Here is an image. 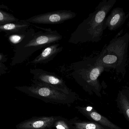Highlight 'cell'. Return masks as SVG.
<instances>
[{
	"label": "cell",
	"mask_w": 129,
	"mask_h": 129,
	"mask_svg": "<svg viewBox=\"0 0 129 129\" xmlns=\"http://www.w3.org/2000/svg\"><path fill=\"white\" fill-rule=\"evenodd\" d=\"M97 56L84 57L81 60L59 67L58 71L66 77L74 80L90 95L101 96L102 86L99 77L110 69L97 64Z\"/></svg>",
	"instance_id": "6da1fadb"
},
{
	"label": "cell",
	"mask_w": 129,
	"mask_h": 129,
	"mask_svg": "<svg viewBox=\"0 0 129 129\" xmlns=\"http://www.w3.org/2000/svg\"><path fill=\"white\" fill-rule=\"evenodd\" d=\"M116 0H103L95 11L89 15L71 34L69 43L73 44L86 42L97 43L102 40L105 30L106 16L116 3Z\"/></svg>",
	"instance_id": "7a4b0ae2"
},
{
	"label": "cell",
	"mask_w": 129,
	"mask_h": 129,
	"mask_svg": "<svg viewBox=\"0 0 129 129\" xmlns=\"http://www.w3.org/2000/svg\"><path fill=\"white\" fill-rule=\"evenodd\" d=\"M39 28L41 30L36 32L33 28L22 43L15 47V53L11 63L12 66L23 63L34 53L57 43L62 39V35L56 30Z\"/></svg>",
	"instance_id": "3957f363"
},
{
	"label": "cell",
	"mask_w": 129,
	"mask_h": 129,
	"mask_svg": "<svg viewBox=\"0 0 129 129\" xmlns=\"http://www.w3.org/2000/svg\"><path fill=\"white\" fill-rule=\"evenodd\" d=\"M129 43V32L122 36H116L97 55L98 65L109 69H113L117 73L124 76Z\"/></svg>",
	"instance_id": "277c9868"
},
{
	"label": "cell",
	"mask_w": 129,
	"mask_h": 129,
	"mask_svg": "<svg viewBox=\"0 0 129 129\" xmlns=\"http://www.w3.org/2000/svg\"><path fill=\"white\" fill-rule=\"evenodd\" d=\"M15 88L26 95L47 103L65 105L69 107L77 100L75 92L69 93L55 87L38 83L30 86H18Z\"/></svg>",
	"instance_id": "5b68a950"
},
{
	"label": "cell",
	"mask_w": 129,
	"mask_h": 129,
	"mask_svg": "<svg viewBox=\"0 0 129 129\" xmlns=\"http://www.w3.org/2000/svg\"><path fill=\"white\" fill-rule=\"evenodd\" d=\"M30 73L33 75L32 83L45 84L59 89L68 92H72L66 84L63 79L54 72L41 69H31Z\"/></svg>",
	"instance_id": "8992f818"
},
{
	"label": "cell",
	"mask_w": 129,
	"mask_h": 129,
	"mask_svg": "<svg viewBox=\"0 0 129 129\" xmlns=\"http://www.w3.org/2000/svg\"><path fill=\"white\" fill-rule=\"evenodd\" d=\"M77 14L71 10H61L40 14L25 19L28 22L42 24H59L72 19Z\"/></svg>",
	"instance_id": "52a82bcc"
},
{
	"label": "cell",
	"mask_w": 129,
	"mask_h": 129,
	"mask_svg": "<svg viewBox=\"0 0 129 129\" xmlns=\"http://www.w3.org/2000/svg\"><path fill=\"white\" fill-rule=\"evenodd\" d=\"M57 116L33 117L20 122L16 126L17 129H52Z\"/></svg>",
	"instance_id": "ba28073f"
},
{
	"label": "cell",
	"mask_w": 129,
	"mask_h": 129,
	"mask_svg": "<svg viewBox=\"0 0 129 129\" xmlns=\"http://www.w3.org/2000/svg\"><path fill=\"white\" fill-rule=\"evenodd\" d=\"M75 108L89 120L98 123L109 129H121L105 116L98 113L93 107L77 106L75 107Z\"/></svg>",
	"instance_id": "9c48e42d"
},
{
	"label": "cell",
	"mask_w": 129,
	"mask_h": 129,
	"mask_svg": "<svg viewBox=\"0 0 129 129\" xmlns=\"http://www.w3.org/2000/svg\"><path fill=\"white\" fill-rule=\"evenodd\" d=\"M128 16V15H126L122 8H114L105 19L104 24L105 30L106 28L110 31L117 30L123 24Z\"/></svg>",
	"instance_id": "30bf717a"
},
{
	"label": "cell",
	"mask_w": 129,
	"mask_h": 129,
	"mask_svg": "<svg viewBox=\"0 0 129 129\" xmlns=\"http://www.w3.org/2000/svg\"><path fill=\"white\" fill-rule=\"evenodd\" d=\"M63 47L60 46L59 43L53 44L46 47L42 52L34 60L29 62L31 64H46L53 59L55 56L61 52Z\"/></svg>",
	"instance_id": "8fae6325"
},
{
	"label": "cell",
	"mask_w": 129,
	"mask_h": 129,
	"mask_svg": "<svg viewBox=\"0 0 129 129\" xmlns=\"http://www.w3.org/2000/svg\"><path fill=\"white\" fill-rule=\"evenodd\" d=\"M31 25L30 23L25 20H19L17 22L0 25V31L5 32L6 36L22 34L26 32Z\"/></svg>",
	"instance_id": "7c38bea8"
},
{
	"label": "cell",
	"mask_w": 129,
	"mask_h": 129,
	"mask_svg": "<svg viewBox=\"0 0 129 129\" xmlns=\"http://www.w3.org/2000/svg\"><path fill=\"white\" fill-rule=\"evenodd\" d=\"M70 120L73 129H109L93 121L81 120L76 117Z\"/></svg>",
	"instance_id": "4fadbf2b"
},
{
	"label": "cell",
	"mask_w": 129,
	"mask_h": 129,
	"mask_svg": "<svg viewBox=\"0 0 129 129\" xmlns=\"http://www.w3.org/2000/svg\"><path fill=\"white\" fill-rule=\"evenodd\" d=\"M117 102L120 111L129 121V100L123 91H119Z\"/></svg>",
	"instance_id": "5bb4252c"
},
{
	"label": "cell",
	"mask_w": 129,
	"mask_h": 129,
	"mask_svg": "<svg viewBox=\"0 0 129 129\" xmlns=\"http://www.w3.org/2000/svg\"><path fill=\"white\" fill-rule=\"evenodd\" d=\"M33 28H30L26 32L18 34L11 35L6 36L10 43L16 46L22 43L25 38L30 34L33 30Z\"/></svg>",
	"instance_id": "9a60e30c"
},
{
	"label": "cell",
	"mask_w": 129,
	"mask_h": 129,
	"mask_svg": "<svg viewBox=\"0 0 129 129\" xmlns=\"http://www.w3.org/2000/svg\"><path fill=\"white\" fill-rule=\"evenodd\" d=\"M53 128L55 129H73L70 119L68 120L59 116H57L54 121Z\"/></svg>",
	"instance_id": "2e32d148"
},
{
	"label": "cell",
	"mask_w": 129,
	"mask_h": 129,
	"mask_svg": "<svg viewBox=\"0 0 129 129\" xmlns=\"http://www.w3.org/2000/svg\"><path fill=\"white\" fill-rule=\"evenodd\" d=\"M19 20L13 15L0 10V25L17 22Z\"/></svg>",
	"instance_id": "e0dca14e"
},
{
	"label": "cell",
	"mask_w": 129,
	"mask_h": 129,
	"mask_svg": "<svg viewBox=\"0 0 129 129\" xmlns=\"http://www.w3.org/2000/svg\"><path fill=\"white\" fill-rule=\"evenodd\" d=\"M6 56L1 53L0 54V75H1L6 74L7 72L8 68L6 66L4 62L7 61Z\"/></svg>",
	"instance_id": "ac0fdd59"
},
{
	"label": "cell",
	"mask_w": 129,
	"mask_h": 129,
	"mask_svg": "<svg viewBox=\"0 0 129 129\" xmlns=\"http://www.w3.org/2000/svg\"><path fill=\"white\" fill-rule=\"evenodd\" d=\"M123 92L129 100V88L125 89H124V91H123Z\"/></svg>",
	"instance_id": "d6986e66"
}]
</instances>
